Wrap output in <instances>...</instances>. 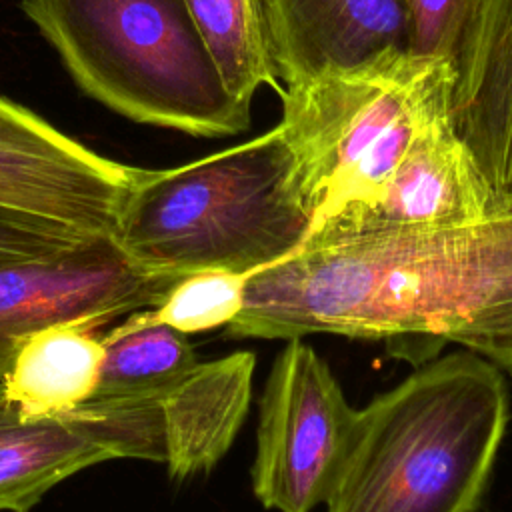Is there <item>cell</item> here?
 Segmentation results:
<instances>
[{"mask_svg":"<svg viewBox=\"0 0 512 512\" xmlns=\"http://www.w3.org/2000/svg\"><path fill=\"white\" fill-rule=\"evenodd\" d=\"M452 76L446 58L386 50L282 88L278 130L312 228L376 198L414 136L450 114Z\"/></svg>","mask_w":512,"mask_h":512,"instance_id":"cell-5","label":"cell"},{"mask_svg":"<svg viewBox=\"0 0 512 512\" xmlns=\"http://www.w3.org/2000/svg\"><path fill=\"white\" fill-rule=\"evenodd\" d=\"M352 408L330 366L300 338L276 356L260 400L252 488L278 512L324 504L352 442Z\"/></svg>","mask_w":512,"mask_h":512,"instance_id":"cell-6","label":"cell"},{"mask_svg":"<svg viewBox=\"0 0 512 512\" xmlns=\"http://www.w3.org/2000/svg\"><path fill=\"white\" fill-rule=\"evenodd\" d=\"M104 340L88 324H54L26 336L2 388L6 400L26 418H48L92 400L100 382Z\"/></svg>","mask_w":512,"mask_h":512,"instance_id":"cell-14","label":"cell"},{"mask_svg":"<svg viewBox=\"0 0 512 512\" xmlns=\"http://www.w3.org/2000/svg\"><path fill=\"white\" fill-rule=\"evenodd\" d=\"M246 278L226 270L184 274L154 308L140 314L146 322L164 324L182 334L226 328L242 308Z\"/></svg>","mask_w":512,"mask_h":512,"instance_id":"cell-17","label":"cell"},{"mask_svg":"<svg viewBox=\"0 0 512 512\" xmlns=\"http://www.w3.org/2000/svg\"><path fill=\"white\" fill-rule=\"evenodd\" d=\"M226 334L386 340L424 360L454 342L512 372V200L456 230L312 234L246 278Z\"/></svg>","mask_w":512,"mask_h":512,"instance_id":"cell-1","label":"cell"},{"mask_svg":"<svg viewBox=\"0 0 512 512\" xmlns=\"http://www.w3.org/2000/svg\"><path fill=\"white\" fill-rule=\"evenodd\" d=\"M408 52L450 60L476 0H402Z\"/></svg>","mask_w":512,"mask_h":512,"instance_id":"cell-18","label":"cell"},{"mask_svg":"<svg viewBox=\"0 0 512 512\" xmlns=\"http://www.w3.org/2000/svg\"><path fill=\"white\" fill-rule=\"evenodd\" d=\"M312 222L292 150L276 126L178 168H140L114 238L152 270L250 276L294 254Z\"/></svg>","mask_w":512,"mask_h":512,"instance_id":"cell-3","label":"cell"},{"mask_svg":"<svg viewBox=\"0 0 512 512\" xmlns=\"http://www.w3.org/2000/svg\"><path fill=\"white\" fill-rule=\"evenodd\" d=\"M76 84L118 114L190 136L244 132L184 0H22Z\"/></svg>","mask_w":512,"mask_h":512,"instance_id":"cell-4","label":"cell"},{"mask_svg":"<svg viewBox=\"0 0 512 512\" xmlns=\"http://www.w3.org/2000/svg\"><path fill=\"white\" fill-rule=\"evenodd\" d=\"M506 422L496 364L436 358L358 410L326 512H474Z\"/></svg>","mask_w":512,"mask_h":512,"instance_id":"cell-2","label":"cell"},{"mask_svg":"<svg viewBox=\"0 0 512 512\" xmlns=\"http://www.w3.org/2000/svg\"><path fill=\"white\" fill-rule=\"evenodd\" d=\"M450 64L452 126L496 202L512 200V0H476Z\"/></svg>","mask_w":512,"mask_h":512,"instance_id":"cell-11","label":"cell"},{"mask_svg":"<svg viewBox=\"0 0 512 512\" xmlns=\"http://www.w3.org/2000/svg\"><path fill=\"white\" fill-rule=\"evenodd\" d=\"M184 4L226 88L238 102L252 106L260 86L282 92L262 0H184Z\"/></svg>","mask_w":512,"mask_h":512,"instance_id":"cell-16","label":"cell"},{"mask_svg":"<svg viewBox=\"0 0 512 512\" xmlns=\"http://www.w3.org/2000/svg\"><path fill=\"white\" fill-rule=\"evenodd\" d=\"M178 278L138 264L112 234H90L54 254L0 264V380L26 336L54 324L102 328L154 308Z\"/></svg>","mask_w":512,"mask_h":512,"instance_id":"cell-7","label":"cell"},{"mask_svg":"<svg viewBox=\"0 0 512 512\" xmlns=\"http://www.w3.org/2000/svg\"><path fill=\"white\" fill-rule=\"evenodd\" d=\"M90 234L0 204V264L54 254Z\"/></svg>","mask_w":512,"mask_h":512,"instance_id":"cell-19","label":"cell"},{"mask_svg":"<svg viewBox=\"0 0 512 512\" xmlns=\"http://www.w3.org/2000/svg\"><path fill=\"white\" fill-rule=\"evenodd\" d=\"M140 168L104 158L0 98V204L86 234H112Z\"/></svg>","mask_w":512,"mask_h":512,"instance_id":"cell-9","label":"cell"},{"mask_svg":"<svg viewBox=\"0 0 512 512\" xmlns=\"http://www.w3.org/2000/svg\"><path fill=\"white\" fill-rule=\"evenodd\" d=\"M114 458L166 460L158 398H92L68 414L26 418L0 380V512H30L62 480Z\"/></svg>","mask_w":512,"mask_h":512,"instance_id":"cell-8","label":"cell"},{"mask_svg":"<svg viewBox=\"0 0 512 512\" xmlns=\"http://www.w3.org/2000/svg\"><path fill=\"white\" fill-rule=\"evenodd\" d=\"M496 204L472 152L444 114L414 136L372 202L334 214L308 236L456 230L486 220Z\"/></svg>","mask_w":512,"mask_h":512,"instance_id":"cell-10","label":"cell"},{"mask_svg":"<svg viewBox=\"0 0 512 512\" xmlns=\"http://www.w3.org/2000/svg\"><path fill=\"white\" fill-rule=\"evenodd\" d=\"M254 354L196 362L158 398L168 472L176 480L212 470L232 446L250 404Z\"/></svg>","mask_w":512,"mask_h":512,"instance_id":"cell-13","label":"cell"},{"mask_svg":"<svg viewBox=\"0 0 512 512\" xmlns=\"http://www.w3.org/2000/svg\"><path fill=\"white\" fill-rule=\"evenodd\" d=\"M270 52L286 86L408 50L402 0H262Z\"/></svg>","mask_w":512,"mask_h":512,"instance_id":"cell-12","label":"cell"},{"mask_svg":"<svg viewBox=\"0 0 512 512\" xmlns=\"http://www.w3.org/2000/svg\"><path fill=\"white\" fill-rule=\"evenodd\" d=\"M102 340L104 362L94 398H160L198 362L186 334L146 322L140 312L112 326Z\"/></svg>","mask_w":512,"mask_h":512,"instance_id":"cell-15","label":"cell"}]
</instances>
